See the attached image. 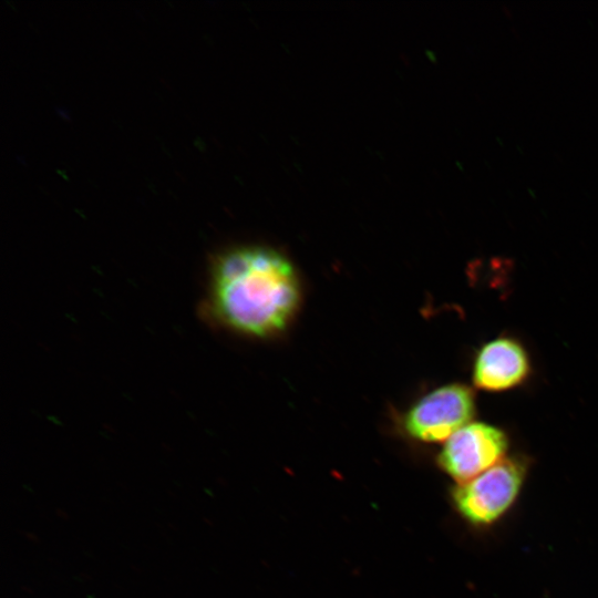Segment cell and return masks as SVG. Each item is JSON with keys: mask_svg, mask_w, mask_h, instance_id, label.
I'll return each instance as SVG.
<instances>
[{"mask_svg": "<svg viewBox=\"0 0 598 598\" xmlns=\"http://www.w3.org/2000/svg\"><path fill=\"white\" fill-rule=\"evenodd\" d=\"M299 295L292 265L271 248H233L213 260L209 312L238 332L264 337L281 330L297 309Z\"/></svg>", "mask_w": 598, "mask_h": 598, "instance_id": "1", "label": "cell"}, {"mask_svg": "<svg viewBox=\"0 0 598 598\" xmlns=\"http://www.w3.org/2000/svg\"><path fill=\"white\" fill-rule=\"evenodd\" d=\"M526 476L522 460L504 458L477 476L460 483L453 501L470 523L486 526L497 522L513 506Z\"/></svg>", "mask_w": 598, "mask_h": 598, "instance_id": "2", "label": "cell"}, {"mask_svg": "<svg viewBox=\"0 0 598 598\" xmlns=\"http://www.w3.org/2000/svg\"><path fill=\"white\" fill-rule=\"evenodd\" d=\"M474 413L472 390L458 383L447 384L417 401L405 415L404 426L411 436L420 441H446L470 423Z\"/></svg>", "mask_w": 598, "mask_h": 598, "instance_id": "3", "label": "cell"}, {"mask_svg": "<svg viewBox=\"0 0 598 598\" xmlns=\"http://www.w3.org/2000/svg\"><path fill=\"white\" fill-rule=\"evenodd\" d=\"M507 448L508 439L503 430L483 422H470L445 441L439 462L460 484L499 463Z\"/></svg>", "mask_w": 598, "mask_h": 598, "instance_id": "4", "label": "cell"}, {"mask_svg": "<svg viewBox=\"0 0 598 598\" xmlns=\"http://www.w3.org/2000/svg\"><path fill=\"white\" fill-rule=\"evenodd\" d=\"M530 372V362L524 347L515 339L499 337L485 343L473 364L476 388L499 392L523 383Z\"/></svg>", "mask_w": 598, "mask_h": 598, "instance_id": "5", "label": "cell"}]
</instances>
